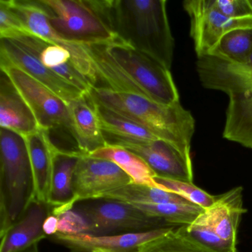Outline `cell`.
Returning <instances> with one entry per match:
<instances>
[{"label":"cell","instance_id":"4dcf8cb0","mask_svg":"<svg viewBox=\"0 0 252 252\" xmlns=\"http://www.w3.org/2000/svg\"><path fill=\"white\" fill-rule=\"evenodd\" d=\"M210 3L220 14L233 20L252 17L249 0H210Z\"/></svg>","mask_w":252,"mask_h":252},{"label":"cell","instance_id":"f1b7e54d","mask_svg":"<svg viewBox=\"0 0 252 252\" xmlns=\"http://www.w3.org/2000/svg\"><path fill=\"white\" fill-rule=\"evenodd\" d=\"M184 228L193 240L212 252H237L231 250L229 246L214 232L200 215L191 223L184 225Z\"/></svg>","mask_w":252,"mask_h":252},{"label":"cell","instance_id":"30bf717a","mask_svg":"<svg viewBox=\"0 0 252 252\" xmlns=\"http://www.w3.org/2000/svg\"><path fill=\"white\" fill-rule=\"evenodd\" d=\"M131 183L129 175L113 162L82 154L73 175V191L78 203L104 198Z\"/></svg>","mask_w":252,"mask_h":252},{"label":"cell","instance_id":"ffe728a7","mask_svg":"<svg viewBox=\"0 0 252 252\" xmlns=\"http://www.w3.org/2000/svg\"><path fill=\"white\" fill-rule=\"evenodd\" d=\"M24 137L33 170L36 200L48 203L51 194L54 153L59 148L51 140L49 132L44 129H40L34 133Z\"/></svg>","mask_w":252,"mask_h":252},{"label":"cell","instance_id":"1f68e13d","mask_svg":"<svg viewBox=\"0 0 252 252\" xmlns=\"http://www.w3.org/2000/svg\"><path fill=\"white\" fill-rule=\"evenodd\" d=\"M58 233L63 234H80L88 233V226L85 220L73 210L59 215Z\"/></svg>","mask_w":252,"mask_h":252},{"label":"cell","instance_id":"603a6c76","mask_svg":"<svg viewBox=\"0 0 252 252\" xmlns=\"http://www.w3.org/2000/svg\"><path fill=\"white\" fill-rule=\"evenodd\" d=\"M94 102L101 128L106 136L135 141H151L160 139L143 125L95 101Z\"/></svg>","mask_w":252,"mask_h":252},{"label":"cell","instance_id":"277c9868","mask_svg":"<svg viewBox=\"0 0 252 252\" xmlns=\"http://www.w3.org/2000/svg\"><path fill=\"white\" fill-rule=\"evenodd\" d=\"M57 34L76 45L109 44L117 39L109 16L108 0H39Z\"/></svg>","mask_w":252,"mask_h":252},{"label":"cell","instance_id":"8fae6325","mask_svg":"<svg viewBox=\"0 0 252 252\" xmlns=\"http://www.w3.org/2000/svg\"><path fill=\"white\" fill-rule=\"evenodd\" d=\"M0 64L18 67L51 90L67 105L86 94L45 67L15 39H0Z\"/></svg>","mask_w":252,"mask_h":252},{"label":"cell","instance_id":"5bb4252c","mask_svg":"<svg viewBox=\"0 0 252 252\" xmlns=\"http://www.w3.org/2000/svg\"><path fill=\"white\" fill-rule=\"evenodd\" d=\"M170 229L172 228L101 235L88 233H57L51 237L53 240L64 245L73 252H93L98 249L121 252H133L140 246L163 235Z\"/></svg>","mask_w":252,"mask_h":252},{"label":"cell","instance_id":"ac0fdd59","mask_svg":"<svg viewBox=\"0 0 252 252\" xmlns=\"http://www.w3.org/2000/svg\"><path fill=\"white\" fill-rule=\"evenodd\" d=\"M51 214L48 203L33 200L23 218L0 236V252H18L46 238L44 223Z\"/></svg>","mask_w":252,"mask_h":252},{"label":"cell","instance_id":"9c48e42d","mask_svg":"<svg viewBox=\"0 0 252 252\" xmlns=\"http://www.w3.org/2000/svg\"><path fill=\"white\" fill-rule=\"evenodd\" d=\"M184 8L190 17V35L194 41L197 58L209 55L228 32L252 28V17L233 20L220 14L210 0H187Z\"/></svg>","mask_w":252,"mask_h":252},{"label":"cell","instance_id":"9a60e30c","mask_svg":"<svg viewBox=\"0 0 252 252\" xmlns=\"http://www.w3.org/2000/svg\"><path fill=\"white\" fill-rule=\"evenodd\" d=\"M246 212L243 188L238 187L217 196L213 205L204 209L200 217L231 250L237 252V230L242 215Z\"/></svg>","mask_w":252,"mask_h":252},{"label":"cell","instance_id":"d4e9b609","mask_svg":"<svg viewBox=\"0 0 252 252\" xmlns=\"http://www.w3.org/2000/svg\"><path fill=\"white\" fill-rule=\"evenodd\" d=\"M102 199L116 200L132 205L190 203L178 194L161 189L158 187L133 183L109 193Z\"/></svg>","mask_w":252,"mask_h":252},{"label":"cell","instance_id":"5b68a950","mask_svg":"<svg viewBox=\"0 0 252 252\" xmlns=\"http://www.w3.org/2000/svg\"><path fill=\"white\" fill-rule=\"evenodd\" d=\"M105 45L109 54L147 98L166 105L180 101L170 69L151 56L119 41Z\"/></svg>","mask_w":252,"mask_h":252},{"label":"cell","instance_id":"d6986e66","mask_svg":"<svg viewBox=\"0 0 252 252\" xmlns=\"http://www.w3.org/2000/svg\"><path fill=\"white\" fill-rule=\"evenodd\" d=\"M81 152L64 151L57 149L54 153L49 205L52 214L59 216L73 210L76 206L73 179Z\"/></svg>","mask_w":252,"mask_h":252},{"label":"cell","instance_id":"ba28073f","mask_svg":"<svg viewBox=\"0 0 252 252\" xmlns=\"http://www.w3.org/2000/svg\"><path fill=\"white\" fill-rule=\"evenodd\" d=\"M107 144L121 146L141 158L156 176L193 183L192 162L190 153L166 141H135L106 137Z\"/></svg>","mask_w":252,"mask_h":252},{"label":"cell","instance_id":"4316f807","mask_svg":"<svg viewBox=\"0 0 252 252\" xmlns=\"http://www.w3.org/2000/svg\"><path fill=\"white\" fill-rule=\"evenodd\" d=\"M133 252H212L193 240L184 225L172 228L166 234L140 246Z\"/></svg>","mask_w":252,"mask_h":252},{"label":"cell","instance_id":"44dd1931","mask_svg":"<svg viewBox=\"0 0 252 252\" xmlns=\"http://www.w3.org/2000/svg\"><path fill=\"white\" fill-rule=\"evenodd\" d=\"M222 136L228 141L252 149V89L228 95Z\"/></svg>","mask_w":252,"mask_h":252},{"label":"cell","instance_id":"83f0119b","mask_svg":"<svg viewBox=\"0 0 252 252\" xmlns=\"http://www.w3.org/2000/svg\"><path fill=\"white\" fill-rule=\"evenodd\" d=\"M154 180L158 188L178 194L190 203L203 209L210 207L216 200L217 196L209 194L193 183L175 181L158 176L155 177Z\"/></svg>","mask_w":252,"mask_h":252},{"label":"cell","instance_id":"cb8c5ba5","mask_svg":"<svg viewBox=\"0 0 252 252\" xmlns=\"http://www.w3.org/2000/svg\"><path fill=\"white\" fill-rule=\"evenodd\" d=\"M8 2L32 34L51 43H68L64 42L53 29L48 12L39 0H8Z\"/></svg>","mask_w":252,"mask_h":252},{"label":"cell","instance_id":"7c38bea8","mask_svg":"<svg viewBox=\"0 0 252 252\" xmlns=\"http://www.w3.org/2000/svg\"><path fill=\"white\" fill-rule=\"evenodd\" d=\"M197 73L207 89L216 90L228 95L252 89V54L243 63H233L213 56L199 57Z\"/></svg>","mask_w":252,"mask_h":252},{"label":"cell","instance_id":"d6a6232c","mask_svg":"<svg viewBox=\"0 0 252 252\" xmlns=\"http://www.w3.org/2000/svg\"><path fill=\"white\" fill-rule=\"evenodd\" d=\"M44 231L47 236L54 235V234L58 233L59 231V218L56 215H50L46 220H45V223H44Z\"/></svg>","mask_w":252,"mask_h":252},{"label":"cell","instance_id":"52a82bcc","mask_svg":"<svg viewBox=\"0 0 252 252\" xmlns=\"http://www.w3.org/2000/svg\"><path fill=\"white\" fill-rule=\"evenodd\" d=\"M0 68L9 76L24 97L40 129L49 133L63 129L71 136L70 109L61 98L18 67L0 64Z\"/></svg>","mask_w":252,"mask_h":252},{"label":"cell","instance_id":"2e32d148","mask_svg":"<svg viewBox=\"0 0 252 252\" xmlns=\"http://www.w3.org/2000/svg\"><path fill=\"white\" fill-rule=\"evenodd\" d=\"M71 136L78 150L91 154L107 145L94 101L89 93L69 104Z\"/></svg>","mask_w":252,"mask_h":252},{"label":"cell","instance_id":"f546056e","mask_svg":"<svg viewBox=\"0 0 252 252\" xmlns=\"http://www.w3.org/2000/svg\"><path fill=\"white\" fill-rule=\"evenodd\" d=\"M32 34L8 0H0V39H14Z\"/></svg>","mask_w":252,"mask_h":252},{"label":"cell","instance_id":"e575fe53","mask_svg":"<svg viewBox=\"0 0 252 252\" xmlns=\"http://www.w3.org/2000/svg\"><path fill=\"white\" fill-rule=\"evenodd\" d=\"M93 252H116V251H112V250H107V249H95Z\"/></svg>","mask_w":252,"mask_h":252},{"label":"cell","instance_id":"3957f363","mask_svg":"<svg viewBox=\"0 0 252 252\" xmlns=\"http://www.w3.org/2000/svg\"><path fill=\"white\" fill-rule=\"evenodd\" d=\"M36 200L26 138L0 128V236L18 222Z\"/></svg>","mask_w":252,"mask_h":252},{"label":"cell","instance_id":"7a4b0ae2","mask_svg":"<svg viewBox=\"0 0 252 252\" xmlns=\"http://www.w3.org/2000/svg\"><path fill=\"white\" fill-rule=\"evenodd\" d=\"M89 95L95 102L143 125L160 139L190 153L195 121L180 101L166 105L141 95L96 88H91Z\"/></svg>","mask_w":252,"mask_h":252},{"label":"cell","instance_id":"8992f818","mask_svg":"<svg viewBox=\"0 0 252 252\" xmlns=\"http://www.w3.org/2000/svg\"><path fill=\"white\" fill-rule=\"evenodd\" d=\"M82 202L73 209L86 221L88 234H117L172 228L129 203L107 199Z\"/></svg>","mask_w":252,"mask_h":252},{"label":"cell","instance_id":"6da1fadb","mask_svg":"<svg viewBox=\"0 0 252 252\" xmlns=\"http://www.w3.org/2000/svg\"><path fill=\"white\" fill-rule=\"evenodd\" d=\"M116 40L156 59L170 69L175 40L166 0H108Z\"/></svg>","mask_w":252,"mask_h":252},{"label":"cell","instance_id":"484cf974","mask_svg":"<svg viewBox=\"0 0 252 252\" xmlns=\"http://www.w3.org/2000/svg\"><path fill=\"white\" fill-rule=\"evenodd\" d=\"M252 54V28H242L224 35L209 55L233 63H243Z\"/></svg>","mask_w":252,"mask_h":252},{"label":"cell","instance_id":"e0dca14e","mask_svg":"<svg viewBox=\"0 0 252 252\" xmlns=\"http://www.w3.org/2000/svg\"><path fill=\"white\" fill-rule=\"evenodd\" d=\"M0 127L23 136L40 129L27 101L2 70L0 71Z\"/></svg>","mask_w":252,"mask_h":252},{"label":"cell","instance_id":"4fadbf2b","mask_svg":"<svg viewBox=\"0 0 252 252\" xmlns=\"http://www.w3.org/2000/svg\"><path fill=\"white\" fill-rule=\"evenodd\" d=\"M25 49L32 53L47 68L88 94L93 88L91 82L75 65L67 45H59L43 40L33 34L14 38Z\"/></svg>","mask_w":252,"mask_h":252},{"label":"cell","instance_id":"d590c367","mask_svg":"<svg viewBox=\"0 0 252 252\" xmlns=\"http://www.w3.org/2000/svg\"><path fill=\"white\" fill-rule=\"evenodd\" d=\"M249 3H250L251 6L252 8V0H249Z\"/></svg>","mask_w":252,"mask_h":252},{"label":"cell","instance_id":"836d02e7","mask_svg":"<svg viewBox=\"0 0 252 252\" xmlns=\"http://www.w3.org/2000/svg\"><path fill=\"white\" fill-rule=\"evenodd\" d=\"M18 252H39L38 243L32 245V246L26 248V249H23V250L19 251Z\"/></svg>","mask_w":252,"mask_h":252},{"label":"cell","instance_id":"7402d4cb","mask_svg":"<svg viewBox=\"0 0 252 252\" xmlns=\"http://www.w3.org/2000/svg\"><path fill=\"white\" fill-rule=\"evenodd\" d=\"M88 156L116 163L129 175L133 184L158 187L154 180L156 175L153 169L140 156L125 147L107 144Z\"/></svg>","mask_w":252,"mask_h":252}]
</instances>
